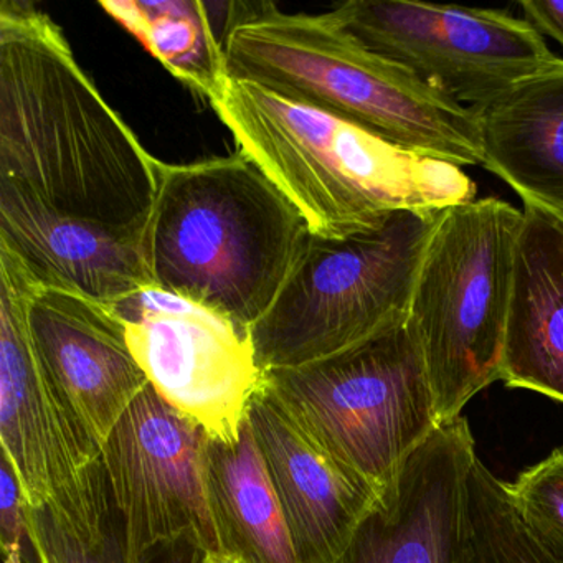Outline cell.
Listing matches in <instances>:
<instances>
[{
  "label": "cell",
  "mask_w": 563,
  "mask_h": 563,
  "mask_svg": "<svg viewBox=\"0 0 563 563\" xmlns=\"http://www.w3.org/2000/svg\"><path fill=\"white\" fill-rule=\"evenodd\" d=\"M209 103L312 235L341 239L375 229L397 210L476 200V184L461 167L400 150L256 81L225 74Z\"/></svg>",
  "instance_id": "cell-2"
},
{
  "label": "cell",
  "mask_w": 563,
  "mask_h": 563,
  "mask_svg": "<svg viewBox=\"0 0 563 563\" xmlns=\"http://www.w3.org/2000/svg\"><path fill=\"white\" fill-rule=\"evenodd\" d=\"M311 239L301 213L236 150L163 163L143 255L156 288L212 309L250 334Z\"/></svg>",
  "instance_id": "cell-3"
},
{
  "label": "cell",
  "mask_w": 563,
  "mask_h": 563,
  "mask_svg": "<svg viewBox=\"0 0 563 563\" xmlns=\"http://www.w3.org/2000/svg\"><path fill=\"white\" fill-rule=\"evenodd\" d=\"M365 48L467 108L555 60L526 19L497 9L351 0L329 12Z\"/></svg>",
  "instance_id": "cell-8"
},
{
  "label": "cell",
  "mask_w": 563,
  "mask_h": 563,
  "mask_svg": "<svg viewBox=\"0 0 563 563\" xmlns=\"http://www.w3.org/2000/svg\"><path fill=\"white\" fill-rule=\"evenodd\" d=\"M163 163L85 74L62 29L0 5V179L60 216L144 236Z\"/></svg>",
  "instance_id": "cell-1"
},
{
  "label": "cell",
  "mask_w": 563,
  "mask_h": 563,
  "mask_svg": "<svg viewBox=\"0 0 563 563\" xmlns=\"http://www.w3.org/2000/svg\"><path fill=\"white\" fill-rule=\"evenodd\" d=\"M441 213L397 210L365 232L312 235L278 298L250 331L262 372L322 361L407 324Z\"/></svg>",
  "instance_id": "cell-5"
},
{
  "label": "cell",
  "mask_w": 563,
  "mask_h": 563,
  "mask_svg": "<svg viewBox=\"0 0 563 563\" xmlns=\"http://www.w3.org/2000/svg\"><path fill=\"white\" fill-rule=\"evenodd\" d=\"M210 555L192 539L169 540L151 547L136 556V563H210Z\"/></svg>",
  "instance_id": "cell-25"
},
{
  "label": "cell",
  "mask_w": 563,
  "mask_h": 563,
  "mask_svg": "<svg viewBox=\"0 0 563 563\" xmlns=\"http://www.w3.org/2000/svg\"><path fill=\"white\" fill-rule=\"evenodd\" d=\"M222 47L230 77L328 111L400 150L461 169L483 166L476 111L365 48L329 12L229 2Z\"/></svg>",
  "instance_id": "cell-4"
},
{
  "label": "cell",
  "mask_w": 563,
  "mask_h": 563,
  "mask_svg": "<svg viewBox=\"0 0 563 563\" xmlns=\"http://www.w3.org/2000/svg\"><path fill=\"white\" fill-rule=\"evenodd\" d=\"M500 380L563 404V219L523 206Z\"/></svg>",
  "instance_id": "cell-16"
},
{
  "label": "cell",
  "mask_w": 563,
  "mask_h": 563,
  "mask_svg": "<svg viewBox=\"0 0 563 563\" xmlns=\"http://www.w3.org/2000/svg\"><path fill=\"white\" fill-rule=\"evenodd\" d=\"M44 283L0 243V443L25 504L47 506L101 451L55 391L32 338V301Z\"/></svg>",
  "instance_id": "cell-11"
},
{
  "label": "cell",
  "mask_w": 563,
  "mask_h": 563,
  "mask_svg": "<svg viewBox=\"0 0 563 563\" xmlns=\"http://www.w3.org/2000/svg\"><path fill=\"white\" fill-rule=\"evenodd\" d=\"M522 210L476 199L441 213L408 325L423 352L441 423L500 380Z\"/></svg>",
  "instance_id": "cell-7"
},
{
  "label": "cell",
  "mask_w": 563,
  "mask_h": 563,
  "mask_svg": "<svg viewBox=\"0 0 563 563\" xmlns=\"http://www.w3.org/2000/svg\"><path fill=\"white\" fill-rule=\"evenodd\" d=\"M523 19L542 37H550L563 47L562 0H522L519 4Z\"/></svg>",
  "instance_id": "cell-24"
},
{
  "label": "cell",
  "mask_w": 563,
  "mask_h": 563,
  "mask_svg": "<svg viewBox=\"0 0 563 563\" xmlns=\"http://www.w3.org/2000/svg\"><path fill=\"white\" fill-rule=\"evenodd\" d=\"M476 457L466 418L441 423L380 494L338 563H470L467 477Z\"/></svg>",
  "instance_id": "cell-12"
},
{
  "label": "cell",
  "mask_w": 563,
  "mask_h": 563,
  "mask_svg": "<svg viewBox=\"0 0 563 563\" xmlns=\"http://www.w3.org/2000/svg\"><path fill=\"white\" fill-rule=\"evenodd\" d=\"M470 563H555L517 516L506 483L476 457L467 477Z\"/></svg>",
  "instance_id": "cell-21"
},
{
  "label": "cell",
  "mask_w": 563,
  "mask_h": 563,
  "mask_svg": "<svg viewBox=\"0 0 563 563\" xmlns=\"http://www.w3.org/2000/svg\"><path fill=\"white\" fill-rule=\"evenodd\" d=\"M510 503L530 536L555 563H563V448L506 483Z\"/></svg>",
  "instance_id": "cell-22"
},
{
  "label": "cell",
  "mask_w": 563,
  "mask_h": 563,
  "mask_svg": "<svg viewBox=\"0 0 563 563\" xmlns=\"http://www.w3.org/2000/svg\"><path fill=\"white\" fill-rule=\"evenodd\" d=\"M207 489L222 556L235 563H299L249 417L239 440L207 444Z\"/></svg>",
  "instance_id": "cell-18"
},
{
  "label": "cell",
  "mask_w": 563,
  "mask_h": 563,
  "mask_svg": "<svg viewBox=\"0 0 563 563\" xmlns=\"http://www.w3.org/2000/svg\"><path fill=\"white\" fill-rule=\"evenodd\" d=\"M249 420L299 563H338L378 497L322 453L260 388Z\"/></svg>",
  "instance_id": "cell-14"
},
{
  "label": "cell",
  "mask_w": 563,
  "mask_h": 563,
  "mask_svg": "<svg viewBox=\"0 0 563 563\" xmlns=\"http://www.w3.org/2000/svg\"><path fill=\"white\" fill-rule=\"evenodd\" d=\"M27 517L41 563H136L101 457Z\"/></svg>",
  "instance_id": "cell-19"
},
{
  "label": "cell",
  "mask_w": 563,
  "mask_h": 563,
  "mask_svg": "<svg viewBox=\"0 0 563 563\" xmlns=\"http://www.w3.org/2000/svg\"><path fill=\"white\" fill-rule=\"evenodd\" d=\"M117 306L154 390L212 440H239L263 375L249 332L156 286Z\"/></svg>",
  "instance_id": "cell-9"
},
{
  "label": "cell",
  "mask_w": 563,
  "mask_h": 563,
  "mask_svg": "<svg viewBox=\"0 0 563 563\" xmlns=\"http://www.w3.org/2000/svg\"><path fill=\"white\" fill-rule=\"evenodd\" d=\"M260 388L377 497L441 424L408 322L322 361L263 372Z\"/></svg>",
  "instance_id": "cell-6"
},
{
  "label": "cell",
  "mask_w": 563,
  "mask_h": 563,
  "mask_svg": "<svg viewBox=\"0 0 563 563\" xmlns=\"http://www.w3.org/2000/svg\"><path fill=\"white\" fill-rule=\"evenodd\" d=\"M0 243L52 288L120 305L151 288L143 236L60 216L0 179Z\"/></svg>",
  "instance_id": "cell-15"
},
{
  "label": "cell",
  "mask_w": 563,
  "mask_h": 563,
  "mask_svg": "<svg viewBox=\"0 0 563 563\" xmlns=\"http://www.w3.org/2000/svg\"><path fill=\"white\" fill-rule=\"evenodd\" d=\"M133 32L177 80L210 100L225 70L222 37L213 31L210 4L186 2H100Z\"/></svg>",
  "instance_id": "cell-20"
},
{
  "label": "cell",
  "mask_w": 563,
  "mask_h": 563,
  "mask_svg": "<svg viewBox=\"0 0 563 563\" xmlns=\"http://www.w3.org/2000/svg\"><path fill=\"white\" fill-rule=\"evenodd\" d=\"M473 110L483 166L523 206L563 219V58Z\"/></svg>",
  "instance_id": "cell-17"
},
{
  "label": "cell",
  "mask_w": 563,
  "mask_h": 563,
  "mask_svg": "<svg viewBox=\"0 0 563 563\" xmlns=\"http://www.w3.org/2000/svg\"><path fill=\"white\" fill-rule=\"evenodd\" d=\"M209 440L151 384L111 431L100 457L134 559L177 539L222 556L207 489Z\"/></svg>",
  "instance_id": "cell-10"
},
{
  "label": "cell",
  "mask_w": 563,
  "mask_h": 563,
  "mask_svg": "<svg viewBox=\"0 0 563 563\" xmlns=\"http://www.w3.org/2000/svg\"><path fill=\"white\" fill-rule=\"evenodd\" d=\"M0 549L4 563H41L21 483L4 456L0 464Z\"/></svg>",
  "instance_id": "cell-23"
},
{
  "label": "cell",
  "mask_w": 563,
  "mask_h": 563,
  "mask_svg": "<svg viewBox=\"0 0 563 563\" xmlns=\"http://www.w3.org/2000/svg\"><path fill=\"white\" fill-rule=\"evenodd\" d=\"M32 338L55 391L98 450L150 385L117 305L45 286L29 311Z\"/></svg>",
  "instance_id": "cell-13"
}]
</instances>
